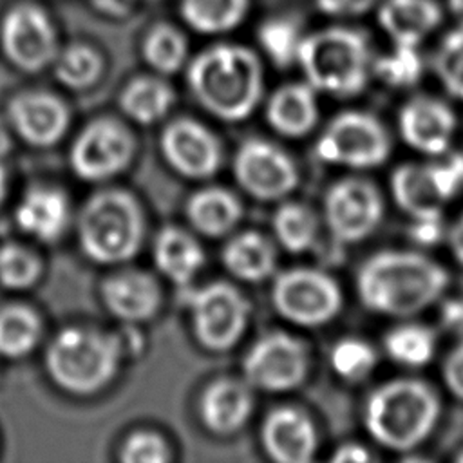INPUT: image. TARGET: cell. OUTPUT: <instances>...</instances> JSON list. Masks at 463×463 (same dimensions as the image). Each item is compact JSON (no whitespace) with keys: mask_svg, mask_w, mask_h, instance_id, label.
<instances>
[{"mask_svg":"<svg viewBox=\"0 0 463 463\" xmlns=\"http://www.w3.org/2000/svg\"><path fill=\"white\" fill-rule=\"evenodd\" d=\"M449 284L447 269L434 259L407 250L367 257L356 271L360 302L380 315L412 317L434 304Z\"/></svg>","mask_w":463,"mask_h":463,"instance_id":"cell-1","label":"cell"},{"mask_svg":"<svg viewBox=\"0 0 463 463\" xmlns=\"http://www.w3.org/2000/svg\"><path fill=\"white\" fill-rule=\"evenodd\" d=\"M188 87L212 116L237 123L246 119L264 94V71L259 56L237 43H215L188 65Z\"/></svg>","mask_w":463,"mask_h":463,"instance_id":"cell-2","label":"cell"},{"mask_svg":"<svg viewBox=\"0 0 463 463\" xmlns=\"http://www.w3.org/2000/svg\"><path fill=\"white\" fill-rule=\"evenodd\" d=\"M439 398L421 380L400 378L376 387L365 402L364 423L374 441L391 450H412L432 432Z\"/></svg>","mask_w":463,"mask_h":463,"instance_id":"cell-3","label":"cell"},{"mask_svg":"<svg viewBox=\"0 0 463 463\" xmlns=\"http://www.w3.org/2000/svg\"><path fill=\"white\" fill-rule=\"evenodd\" d=\"M123 353L118 335L90 327H65L45 349V369L60 389L89 396L112 382Z\"/></svg>","mask_w":463,"mask_h":463,"instance_id":"cell-4","label":"cell"},{"mask_svg":"<svg viewBox=\"0 0 463 463\" xmlns=\"http://www.w3.org/2000/svg\"><path fill=\"white\" fill-rule=\"evenodd\" d=\"M297 63L317 92L336 98L362 92L373 69L367 38L349 27H327L306 34Z\"/></svg>","mask_w":463,"mask_h":463,"instance_id":"cell-5","label":"cell"},{"mask_svg":"<svg viewBox=\"0 0 463 463\" xmlns=\"http://www.w3.org/2000/svg\"><path fill=\"white\" fill-rule=\"evenodd\" d=\"M145 217L137 199L121 188L90 195L78 215L81 251L98 264L130 260L141 248Z\"/></svg>","mask_w":463,"mask_h":463,"instance_id":"cell-6","label":"cell"},{"mask_svg":"<svg viewBox=\"0 0 463 463\" xmlns=\"http://www.w3.org/2000/svg\"><path fill=\"white\" fill-rule=\"evenodd\" d=\"M391 152L385 127L367 112L336 114L315 141V156L327 165L367 170L383 165Z\"/></svg>","mask_w":463,"mask_h":463,"instance_id":"cell-7","label":"cell"},{"mask_svg":"<svg viewBox=\"0 0 463 463\" xmlns=\"http://www.w3.org/2000/svg\"><path fill=\"white\" fill-rule=\"evenodd\" d=\"M194 336L208 351L232 349L246 331L250 302L232 284L215 280L186 291Z\"/></svg>","mask_w":463,"mask_h":463,"instance_id":"cell-8","label":"cell"},{"mask_svg":"<svg viewBox=\"0 0 463 463\" xmlns=\"http://www.w3.org/2000/svg\"><path fill=\"white\" fill-rule=\"evenodd\" d=\"M271 302L288 322L318 327L331 322L342 309V291L336 280L322 269L289 268L275 275Z\"/></svg>","mask_w":463,"mask_h":463,"instance_id":"cell-9","label":"cell"},{"mask_svg":"<svg viewBox=\"0 0 463 463\" xmlns=\"http://www.w3.org/2000/svg\"><path fill=\"white\" fill-rule=\"evenodd\" d=\"M309 373L307 345L284 331L259 336L242 358V374L250 387L284 392L298 387Z\"/></svg>","mask_w":463,"mask_h":463,"instance_id":"cell-10","label":"cell"},{"mask_svg":"<svg viewBox=\"0 0 463 463\" xmlns=\"http://www.w3.org/2000/svg\"><path fill=\"white\" fill-rule=\"evenodd\" d=\"M136 152L134 136L119 121H90L72 141L69 163L76 177L99 183L123 172Z\"/></svg>","mask_w":463,"mask_h":463,"instance_id":"cell-11","label":"cell"},{"mask_svg":"<svg viewBox=\"0 0 463 463\" xmlns=\"http://www.w3.org/2000/svg\"><path fill=\"white\" fill-rule=\"evenodd\" d=\"M237 184L259 201H280L298 184V170L291 156L271 141L246 139L233 157Z\"/></svg>","mask_w":463,"mask_h":463,"instance_id":"cell-12","label":"cell"},{"mask_svg":"<svg viewBox=\"0 0 463 463\" xmlns=\"http://www.w3.org/2000/svg\"><path fill=\"white\" fill-rule=\"evenodd\" d=\"M324 217L331 235L338 242H360L380 226L383 201L373 183L360 177H347L327 190L324 197Z\"/></svg>","mask_w":463,"mask_h":463,"instance_id":"cell-13","label":"cell"},{"mask_svg":"<svg viewBox=\"0 0 463 463\" xmlns=\"http://www.w3.org/2000/svg\"><path fill=\"white\" fill-rule=\"evenodd\" d=\"M0 40L7 58L27 72H38L51 65L58 52L51 18L43 9L31 4L18 5L5 14Z\"/></svg>","mask_w":463,"mask_h":463,"instance_id":"cell-14","label":"cell"},{"mask_svg":"<svg viewBox=\"0 0 463 463\" xmlns=\"http://www.w3.org/2000/svg\"><path fill=\"white\" fill-rule=\"evenodd\" d=\"M159 146L170 168L188 179L212 177L222 163L219 139L192 118L170 121L161 132Z\"/></svg>","mask_w":463,"mask_h":463,"instance_id":"cell-15","label":"cell"},{"mask_svg":"<svg viewBox=\"0 0 463 463\" xmlns=\"http://www.w3.org/2000/svg\"><path fill=\"white\" fill-rule=\"evenodd\" d=\"M398 127L411 148L427 156H441L452 143L456 116L447 103L429 96H416L402 107Z\"/></svg>","mask_w":463,"mask_h":463,"instance_id":"cell-16","label":"cell"},{"mask_svg":"<svg viewBox=\"0 0 463 463\" xmlns=\"http://www.w3.org/2000/svg\"><path fill=\"white\" fill-rule=\"evenodd\" d=\"M16 134L33 146H52L69 127L67 105L51 92H24L9 103Z\"/></svg>","mask_w":463,"mask_h":463,"instance_id":"cell-17","label":"cell"},{"mask_svg":"<svg viewBox=\"0 0 463 463\" xmlns=\"http://www.w3.org/2000/svg\"><path fill=\"white\" fill-rule=\"evenodd\" d=\"M260 441L279 463H307L317 450V430L307 414L295 407H277L262 421Z\"/></svg>","mask_w":463,"mask_h":463,"instance_id":"cell-18","label":"cell"},{"mask_svg":"<svg viewBox=\"0 0 463 463\" xmlns=\"http://www.w3.org/2000/svg\"><path fill=\"white\" fill-rule=\"evenodd\" d=\"M105 307L123 322L152 318L161 306L157 280L141 269H125L107 277L101 284Z\"/></svg>","mask_w":463,"mask_h":463,"instance_id":"cell-19","label":"cell"},{"mask_svg":"<svg viewBox=\"0 0 463 463\" xmlns=\"http://www.w3.org/2000/svg\"><path fill=\"white\" fill-rule=\"evenodd\" d=\"M16 224L42 242H56L67 230L71 204L67 195L54 186H31L14 212Z\"/></svg>","mask_w":463,"mask_h":463,"instance_id":"cell-20","label":"cell"},{"mask_svg":"<svg viewBox=\"0 0 463 463\" xmlns=\"http://www.w3.org/2000/svg\"><path fill=\"white\" fill-rule=\"evenodd\" d=\"M253 411V396L250 385L233 378H219L212 382L199 403V414L208 430L219 436L237 432L246 425Z\"/></svg>","mask_w":463,"mask_h":463,"instance_id":"cell-21","label":"cell"},{"mask_svg":"<svg viewBox=\"0 0 463 463\" xmlns=\"http://www.w3.org/2000/svg\"><path fill=\"white\" fill-rule=\"evenodd\" d=\"M266 121L286 137H302L318 121L317 90L307 83L280 85L268 99Z\"/></svg>","mask_w":463,"mask_h":463,"instance_id":"cell-22","label":"cell"},{"mask_svg":"<svg viewBox=\"0 0 463 463\" xmlns=\"http://www.w3.org/2000/svg\"><path fill=\"white\" fill-rule=\"evenodd\" d=\"M391 194L409 217H438L449 203L441 194L430 165H402L391 175Z\"/></svg>","mask_w":463,"mask_h":463,"instance_id":"cell-23","label":"cell"},{"mask_svg":"<svg viewBox=\"0 0 463 463\" xmlns=\"http://www.w3.org/2000/svg\"><path fill=\"white\" fill-rule=\"evenodd\" d=\"M154 262L161 275L184 288L204 266V251L192 233L177 226H166L156 235Z\"/></svg>","mask_w":463,"mask_h":463,"instance_id":"cell-24","label":"cell"},{"mask_svg":"<svg viewBox=\"0 0 463 463\" xmlns=\"http://www.w3.org/2000/svg\"><path fill=\"white\" fill-rule=\"evenodd\" d=\"M222 266L239 280L262 282L275 273L277 250L273 242L255 230L233 235L222 250Z\"/></svg>","mask_w":463,"mask_h":463,"instance_id":"cell-25","label":"cell"},{"mask_svg":"<svg viewBox=\"0 0 463 463\" xmlns=\"http://www.w3.org/2000/svg\"><path fill=\"white\" fill-rule=\"evenodd\" d=\"M184 212L195 232L217 239L237 226L242 206L233 192L221 186H206L190 195Z\"/></svg>","mask_w":463,"mask_h":463,"instance_id":"cell-26","label":"cell"},{"mask_svg":"<svg viewBox=\"0 0 463 463\" xmlns=\"http://www.w3.org/2000/svg\"><path fill=\"white\" fill-rule=\"evenodd\" d=\"M378 20L394 43L418 45L439 22V9L432 0H387Z\"/></svg>","mask_w":463,"mask_h":463,"instance_id":"cell-27","label":"cell"},{"mask_svg":"<svg viewBox=\"0 0 463 463\" xmlns=\"http://www.w3.org/2000/svg\"><path fill=\"white\" fill-rule=\"evenodd\" d=\"M174 105V90L154 76L132 80L119 96V109L139 125H152L163 119Z\"/></svg>","mask_w":463,"mask_h":463,"instance_id":"cell-28","label":"cell"},{"mask_svg":"<svg viewBox=\"0 0 463 463\" xmlns=\"http://www.w3.org/2000/svg\"><path fill=\"white\" fill-rule=\"evenodd\" d=\"M183 20L201 34L235 29L248 14L250 0H181Z\"/></svg>","mask_w":463,"mask_h":463,"instance_id":"cell-29","label":"cell"},{"mask_svg":"<svg viewBox=\"0 0 463 463\" xmlns=\"http://www.w3.org/2000/svg\"><path fill=\"white\" fill-rule=\"evenodd\" d=\"M271 224L277 242L289 253H302L309 250L318 233L315 212L304 203L297 201L279 204Z\"/></svg>","mask_w":463,"mask_h":463,"instance_id":"cell-30","label":"cell"},{"mask_svg":"<svg viewBox=\"0 0 463 463\" xmlns=\"http://www.w3.org/2000/svg\"><path fill=\"white\" fill-rule=\"evenodd\" d=\"M40 318L24 304H9L0 309V354L20 358L33 351L40 338Z\"/></svg>","mask_w":463,"mask_h":463,"instance_id":"cell-31","label":"cell"},{"mask_svg":"<svg viewBox=\"0 0 463 463\" xmlns=\"http://www.w3.org/2000/svg\"><path fill=\"white\" fill-rule=\"evenodd\" d=\"M383 347L392 362L405 367H423L436 353V335L421 324H402L385 335Z\"/></svg>","mask_w":463,"mask_h":463,"instance_id":"cell-32","label":"cell"},{"mask_svg":"<svg viewBox=\"0 0 463 463\" xmlns=\"http://www.w3.org/2000/svg\"><path fill=\"white\" fill-rule=\"evenodd\" d=\"M52 69L56 80L69 89H87L98 81L103 71L101 56L85 43H71L58 49Z\"/></svg>","mask_w":463,"mask_h":463,"instance_id":"cell-33","label":"cell"},{"mask_svg":"<svg viewBox=\"0 0 463 463\" xmlns=\"http://www.w3.org/2000/svg\"><path fill=\"white\" fill-rule=\"evenodd\" d=\"M304 36L306 34H302L297 20L289 16L268 18L257 31L259 45L277 67H289L297 63Z\"/></svg>","mask_w":463,"mask_h":463,"instance_id":"cell-34","label":"cell"},{"mask_svg":"<svg viewBox=\"0 0 463 463\" xmlns=\"http://www.w3.org/2000/svg\"><path fill=\"white\" fill-rule=\"evenodd\" d=\"M145 61L159 74L177 72L188 58V42L174 25L152 27L143 42Z\"/></svg>","mask_w":463,"mask_h":463,"instance_id":"cell-35","label":"cell"},{"mask_svg":"<svg viewBox=\"0 0 463 463\" xmlns=\"http://www.w3.org/2000/svg\"><path fill=\"white\" fill-rule=\"evenodd\" d=\"M329 360L333 371L340 378L347 382H360L373 373L378 356L374 347L365 340L347 336L333 345Z\"/></svg>","mask_w":463,"mask_h":463,"instance_id":"cell-36","label":"cell"},{"mask_svg":"<svg viewBox=\"0 0 463 463\" xmlns=\"http://www.w3.org/2000/svg\"><path fill=\"white\" fill-rule=\"evenodd\" d=\"M42 273V262L29 248L7 242L0 246V284L9 289L31 288Z\"/></svg>","mask_w":463,"mask_h":463,"instance_id":"cell-37","label":"cell"},{"mask_svg":"<svg viewBox=\"0 0 463 463\" xmlns=\"http://www.w3.org/2000/svg\"><path fill=\"white\" fill-rule=\"evenodd\" d=\"M373 71L391 87H411L423 74V60L416 45L394 43V49L373 63Z\"/></svg>","mask_w":463,"mask_h":463,"instance_id":"cell-38","label":"cell"},{"mask_svg":"<svg viewBox=\"0 0 463 463\" xmlns=\"http://www.w3.org/2000/svg\"><path fill=\"white\" fill-rule=\"evenodd\" d=\"M434 69L443 87L454 98L463 99V25L441 40L434 56Z\"/></svg>","mask_w":463,"mask_h":463,"instance_id":"cell-39","label":"cell"},{"mask_svg":"<svg viewBox=\"0 0 463 463\" xmlns=\"http://www.w3.org/2000/svg\"><path fill=\"white\" fill-rule=\"evenodd\" d=\"M168 445L150 430L132 432L121 445L119 459L125 463H165L168 459Z\"/></svg>","mask_w":463,"mask_h":463,"instance_id":"cell-40","label":"cell"},{"mask_svg":"<svg viewBox=\"0 0 463 463\" xmlns=\"http://www.w3.org/2000/svg\"><path fill=\"white\" fill-rule=\"evenodd\" d=\"M429 165L447 201H450L456 194L461 192L463 188V156L461 154L445 156L443 159Z\"/></svg>","mask_w":463,"mask_h":463,"instance_id":"cell-41","label":"cell"},{"mask_svg":"<svg viewBox=\"0 0 463 463\" xmlns=\"http://www.w3.org/2000/svg\"><path fill=\"white\" fill-rule=\"evenodd\" d=\"M443 380L447 389L463 400V340L454 345L443 364Z\"/></svg>","mask_w":463,"mask_h":463,"instance_id":"cell-42","label":"cell"},{"mask_svg":"<svg viewBox=\"0 0 463 463\" xmlns=\"http://www.w3.org/2000/svg\"><path fill=\"white\" fill-rule=\"evenodd\" d=\"M443 222L441 215L438 217H420L412 219L411 226V237L414 242L423 244V246H432L441 241L443 237Z\"/></svg>","mask_w":463,"mask_h":463,"instance_id":"cell-43","label":"cell"},{"mask_svg":"<svg viewBox=\"0 0 463 463\" xmlns=\"http://www.w3.org/2000/svg\"><path fill=\"white\" fill-rule=\"evenodd\" d=\"M374 0H317L318 7L327 14L336 16H349V14H362L373 5Z\"/></svg>","mask_w":463,"mask_h":463,"instance_id":"cell-44","label":"cell"},{"mask_svg":"<svg viewBox=\"0 0 463 463\" xmlns=\"http://www.w3.org/2000/svg\"><path fill=\"white\" fill-rule=\"evenodd\" d=\"M331 459L335 463H365V461H371L373 456L365 447L358 443H344L336 447Z\"/></svg>","mask_w":463,"mask_h":463,"instance_id":"cell-45","label":"cell"},{"mask_svg":"<svg viewBox=\"0 0 463 463\" xmlns=\"http://www.w3.org/2000/svg\"><path fill=\"white\" fill-rule=\"evenodd\" d=\"M90 4L96 11L107 14V16L123 18L134 9L136 0H90Z\"/></svg>","mask_w":463,"mask_h":463,"instance_id":"cell-46","label":"cell"},{"mask_svg":"<svg viewBox=\"0 0 463 463\" xmlns=\"http://www.w3.org/2000/svg\"><path fill=\"white\" fill-rule=\"evenodd\" d=\"M447 239L454 259L463 266V215L449 228Z\"/></svg>","mask_w":463,"mask_h":463,"instance_id":"cell-47","label":"cell"},{"mask_svg":"<svg viewBox=\"0 0 463 463\" xmlns=\"http://www.w3.org/2000/svg\"><path fill=\"white\" fill-rule=\"evenodd\" d=\"M441 315L449 327H461L463 326V302L461 300L445 302Z\"/></svg>","mask_w":463,"mask_h":463,"instance_id":"cell-48","label":"cell"},{"mask_svg":"<svg viewBox=\"0 0 463 463\" xmlns=\"http://www.w3.org/2000/svg\"><path fill=\"white\" fill-rule=\"evenodd\" d=\"M5 192H7V170H5L4 163L0 161V204L5 197Z\"/></svg>","mask_w":463,"mask_h":463,"instance_id":"cell-49","label":"cell"},{"mask_svg":"<svg viewBox=\"0 0 463 463\" xmlns=\"http://www.w3.org/2000/svg\"><path fill=\"white\" fill-rule=\"evenodd\" d=\"M449 5L452 9V13L463 20V0H449Z\"/></svg>","mask_w":463,"mask_h":463,"instance_id":"cell-50","label":"cell"},{"mask_svg":"<svg viewBox=\"0 0 463 463\" xmlns=\"http://www.w3.org/2000/svg\"><path fill=\"white\" fill-rule=\"evenodd\" d=\"M456 459H458V461H463V452H461V454H458V456H456Z\"/></svg>","mask_w":463,"mask_h":463,"instance_id":"cell-51","label":"cell"}]
</instances>
